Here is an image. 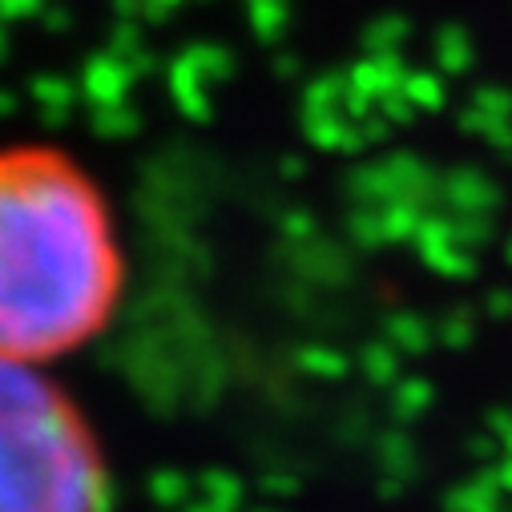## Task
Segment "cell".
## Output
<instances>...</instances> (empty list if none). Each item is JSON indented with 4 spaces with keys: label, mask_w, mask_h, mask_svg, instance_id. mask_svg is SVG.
I'll return each mask as SVG.
<instances>
[{
    "label": "cell",
    "mask_w": 512,
    "mask_h": 512,
    "mask_svg": "<svg viewBox=\"0 0 512 512\" xmlns=\"http://www.w3.org/2000/svg\"><path fill=\"white\" fill-rule=\"evenodd\" d=\"M121 295V246L97 182L57 150L0 154V355L57 359Z\"/></svg>",
    "instance_id": "1"
},
{
    "label": "cell",
    "mask_w": 512,
    "mask_h": 512,
    "mask_svg": "<svg viewBox=\"0 0 512 512\" xmlns=\"http://www.w3.org/2000/svg\"><path fill=\"white\" fill-rule=\"evenodd\" d=\"M105 464L77 404L0 355V512H105Z\"/></svg>",
    "instance_id": "2"
},
{
    "label": "cell",
    "mask_w": 512,
    "mask_h": 512,
    "mask_svg": "<svg viewBox=\"0 0 512 512\" xmlns=\"http://www.w3.org/2000/svg\"><path fill=\"white\" fill-rule=\"evenodd\" d=\"M254 512H283V508H254Z\"/></svg>",
    "instance_id": "3"
}]
</instances>
